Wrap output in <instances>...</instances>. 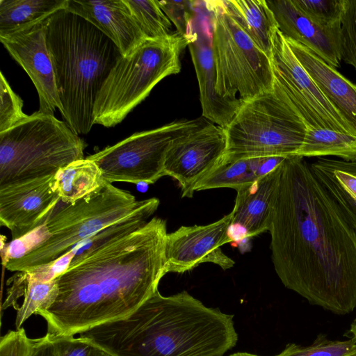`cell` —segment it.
Returning <instances> with one entry per match:
<instances>
[{
  "label": "cell",
  "instance_id": "5b68a950",
  "mask_svg": "<svg viewBox=\"0 0 356 356\" xmlns=\"http://www.w3.org/2000/svg\"><path fill=\"white\" fill-rule=\"evenodd\" d=\"M190 40V37L172 33L165 38L146 39L130 54L122 56L96 97L94 123L106 127L115 126L159 82L178 74L180 54Z\"/></svg>",
  "mask_w": 356,
  "mask_h": 356
},
{
  "label": "cell",
  "instance_id": "277c9868",
  "mask_svg": "<svg viewBox=\"0 0 356 356\" xmlns=\"http://www.w3.org/2000/svg\"><path fill=\"white\" fill-rule=\"evenodd\" d=\"M46 40L62 115L74 133L86 134L95 124L96 97L122 55L101 30L66 8L49 17Z\"/></svg>",
  "mask_w": 356,
  "mask_h": 356
},
{
  "label": "cell",
  "instance_id": "836d02e7",
  "mask_svg": "<svg viewBox=\"0 0 356 356\" xmlns=\"http://www.w3.org/2000/svg\"><path fill=\"white\" fill-rule=\"evenodd\" d=\"M49 236L50 234L44 223L24 236L5 244L4 248L1 247L3 266L5 267L8 261L24 257L46 241Z\"/></svg>",
  "mask_w": 356,
  "mask_h": 356
},
{
  "label": "cell",
  "instance_id": "7402d4cb",
  "mask_svg": "<svg viewBox=\"0 0 356 356\" xmlns=\"http://www.w3.org/2000/svg\"><path fill=\"white\" fill-rule=\"evenodd\" d=\"M10 287L2 308L14 307L15 301L23 296L22 303L16 308V330L20 329L22 324L32 314H37L45 310L55 302L58 286L56 279L49 282H40L29 277L25 272H19L8 280Z\"/></svg>",
  "mask_w": 356,
  "mask_h": 356
},
{
  "label": "cell",
  "instance_id": "8992f818",
  "mask_svg": "<svg viewBox=\"0 0 356 356\" xmlns=\"http://www.w3.org/2000/svg\"><path fill=\"white\" fill-rule=\"evenodd\" d=\"M85 143L54 115L37 111L0 133V187L54 176L83 158Z\"/></svg>",
  "mask_w": 356,
  "mask_h": 356
},
{
  "label": "cell",
  "instance_id": "4dcf8cb0",
  "mask_svg": "<svg viewBox=\"0 0 356 356\" xmlns=\"http://www.w3.org/2000/svg\"><path fill=\"white\" fill-rule=\"evenodd\" d=\"M340 56L356 70V0H345L339 36Z\"/></svg>",
  "mask_w": 356,
  "mask_h": 356
},
{
  "label": "cell",
  "instance_id": "ffe728a7",
  "mask_svg": "<svg viewBox=\"0 0 356 356\" xmlns=\"http://www.w3.org/2000/svg\"><path fill=\"white\" fill-rule=\"evenodd\" d=\"M285 39L325 98L356 131V85L305 45Z\"/></svg>",
  "mask_w": 356,
  "mask_h": 356
},
{
  "label": "cell",
  "instance_id": "2e32d148",
  "mask_svg": "<svg viewBox=\"0 0 356 356\" xmlns=\"http://www.w3.org/2000/svg\"><path fill=\"white\" fill-rule=\"evenodd\" d=\"M190 38L188 47L198 81L202 116L225 129L242 102L223 98L217 92L210 19L205 16L197 17L196 13L191 23Z\"/></svg>",
  "mask_w": 356,
  "mask_h": 356
},
{
  "label": "cell",
  "instance_id": "f35d334b",
  "mask_svg": "<svg viewBox=\"0 0 356 356\" xmlns=\"http://www.w3.org/2000/svg\"><path fill=\"white\" fill-rule=\"evenodd\" d=\"M346 356H356V343Z\"/></svg>",
  "mask_w": 356,
  "mask_h": 356
},
{
  "label": "cell",
  "instance_id": "cb8c5ba5",
  "mask_svg": "<svg viewBox=\"0 0 356 356\" xmlns=\"http://www.w3.org/2000/svg\"><path fill=\"white\" fill-rule=\"evenodd\" d=\"M102 172L92 160L75 161L60 169L54 183L60 201L72 204L99 189L104 183Z\"/></svg>",
  "mask_w": 356,
  "mask_h": 356
},
{
  "label": "cell",
  "instance_id": "44dd1931",
  "mask_svg": "<svg viewBox=\"0 0 356 356\" xmlns=\"http://www.w3.org/2000/svg\"><path fill=\"white\" fill-rule=\"evenodd\" d=\"M286 157L273 156L224 161L195 187V191L230 188L237 191L257 181Z\"/></svg>",
  "mask_w": 356,
  "mask_h": 356
},
{
  "label": "cell",
  "instance_id": "e575fe53",
  "mask_svg": "<svg viewBox=\"0 0 356 356\" xmlns=\"http://www.w3.org/2000/svg\"><path fill=\"white\" fill-rule=\"evenodd\" d=\"M77 251L78 250L74 247L51 263L33 267L23 272H25L29 277L37 281H52L67 270L73 259L77 254Z\"/></svg>",
  "mask_w": 356,
  "mask_h": 356
},
{
  "label": "cell",
  "instance_id": "d6986e66",
  "mask_svg": "<svg viewBox=\"0 0 356 356\" xmlns=\"http://www.w3.org/2000/svg\"><path fill=\"white\" fill-rule=\"evenodd\" d=\"M282 163L236 191L232 227L243 229L247 238L270 229Z\"/></svg>",
  "mask_w": 356,
  "mask_h": 356
},
{
  "label": "cell",
  "instance_id": "ba28073f",
  "mask_svg": "<svg viewBox=\"0 0 356 356\" xmlns=\"http://www.w3.org/2000/svg\"><path fill=\"white\" fill-rule=\"evenodd\" d=\"M227 147L222 160L296 156L306 127L274 81L271 90L242 104L224 129Z\"/></svg>",
  "mask_w": 356,
  "mask_h": 356
},
{
  "label": "cell",
  "instance_id": "4316f807",
  "mask_svg": "<svg viewBox=\"0 0 356 356\" xmlns=\"http://www.w3.org/2000/svg\"><path fill=\"white\" fill-rule=\"evenodd\" d=\"M30 356H111L92 341L79 337L47 333L31 339Z\"/></svg>",
  "mask_w": 356,
  "mask_h": 356
},
{
  "label": "cell",
  "instance_id": "e0dca14e",
  "mask_svg": "<svg viewBox=\"0 0 356 356\" xmlns=\"http://www.w3.org/2000/svg\"><path fill=\"white\" fill-rule=\"evenodd\" d=\"M277 29L287 39L300 43L334 68L340 66L339 30L323 29L309 19L291 0L266 1Z\"/></svg>",
  "mask_w": 356,
  "mask_h": 356
},
{
  "label": "cell",
  "instance_id": "d590c367",
  "mask_svg": "<svg viewBox=\"0 0 356 356\" xmlns=\"http://www.w3.org/2000/svg\"><path fill=\"white\" fill-rule=\"evenodd\" d=\"M31 346L23 327L10 330L1 337L0 356H30Z\"/></svg>",
  "mask_w": 356,
  "mask_h": 356
},
{
  "label": "cell",
  "instance_id": "9a60e30c",
  "mask_svg": "<svg viewBox=\"0 0 356 356\" xmlns=\"http://www.w3.org/2000/svg\"><path fill=\"white\" fill-rule=\"evenodd\" d=\"M54 176L0 187V222L13 240L44 225L55 211L60 198Z\"/></svg>",
  "mask_w": 356,
  "mask_h": 356
},
{
  "label": "cell",
  "instance_id": "52a82bcc",
  "mask_svg": "<svg viewBox=\"0 0 356 356\" xmlns=\"http://www.w3.org/2000/svg\"><path fill=\"white\" fill-rule=\"evenodd\" d=\"M144 202L104 181L95 192L54 211L45 222L49 238L24 257L8 261L5 268L12 272H22L51 263L120 222Z\"/></svg>",
  "mask_w": 356,
  "mask_h": 356
},
{
  "label": "cell",
  "instance_id": "6da1fadb",
  "mask_svg": "<svg viewBox=\"0 0 356 356\" xmlns=\"http://www.w3.org/2000/svg\"><path fill=\"white\" fill-rule=\"evenodd\" d=\"M268 232L286 288L337 314L356 308V231L302 156L282 164Z\"/></svg>",
  "mask_w": 356,
  "mask_h": 356
},
{
  "label": "cell",
  "instance_id": "d6a6232c",
  "mask_svg": "<svg viewBox=\"0 0 356 356\" xmlns=\"http://www.w3.org/2000/svg\"><path fill=\"white\" fill-rule=\"evenodd\" d=\"M156 1L167 17L175 24L177 33L188 38L191 35L192 21L196 15V2L188 0Z\"/></svg>",
  "mask_w": 356,
  "mask_h": 356
},
{
  "label": "cell",
  "instance_id": "5bb4252c",
  "mask_svg": "<svg viewBox=\"0 0 356 356\" xmlns=\"http://www.w3.org/2000/svg\"><path fill=\"white\" fill-rule=\"evenodd\" d=\"M49 17L16 30L0 33V41L10 55L26 71L38 94V111L54 115L63 113L48 51L46 35Z\"/></svg>",
  "mask_w": 356,
  "mask_h": 356
},
{
  "label": "cell",
  "instance_id": "9c48e42d",
  "mask_svg": "<svg viewBox=\"0 0 356 356\" xmlns=\"http://www.w3.org/2000/svg\"><path fill=\"white\" fill-rule=\"evenodd\" d=\"M204 3L211 13L217 92L223 98L246 102L271 90L270 57L225 11L222 1Z\"/></svg>",
  "mask_w": 356,
  "mask_h": 356
},
{
  "label": "cell",
  "instance_id": "d4e9b609",
  "mask_svg": "<svg viewBox=\"0 0 356 356\" xmlns=\"http://www.w3.org/2000/svg\"><path fill=\"white\" fill-rule=\"evenodd\" d=\"M68 0H0V33L47 19Z\"/></svg>",
  "mask_w": 356,
  "mask_h": 356
},
{
  "label": "cell",
  "instance_id": "603a6c76",
  "mask_svg": "<svg viewBox=\"0 0 356 356\" xmlns=\"http://www.w3.org/2000/svg\"><path fill=\"white\" fill-rule=\"evenodd\" d=\"M222 4L258 47L270 57L272 38L277 26L266 0H225L222 1Z\"/></svg>",
  "mask_w": 356,
  "mask_h": 356
},
{
  "label": "cell",
  "instance_id": "3957f363",
  "mask_svg": "<svg viewBox=\"0 0 356 356\" xmlns=\"http://www.w3.org/2000/svg\"><path fill=\"white\" fill-rule=\"evenodd\" d=\"M79 334L111 356H223L238 341L233 316L186 291H158L128 316Z\"/></svg>",
  "mask_w": 356,
  "mask_h": 356
},
{
  "label": "cell",
  "instance_id": "f1b7e54d",
  "mask_svg": "<svg viewBox=\"0 0 356 356\" xmlns=\"http://www.w3.org/2000/svg\"><path fill=\"white\" fill-rule=\"evenodd\" d=\"M309 19L319 26L339 30L345 0H291Z\"/></svg>",
  "mask_w": 356,
  "mask_h": 356
},
{
  "label": "cell",
  "instance_id": "4fadbf2b",
  "mask_svg": "<svg viewBox=\"0 0 356 356\" xmlns=\"http://www.w3.org/2000/svg\"><path fill=\"white\" fill-rule=\"evenodd\" d=\"M233 213L205 225L181 226L168 233L165 240L167 273H183L202 263L211 262L225 270L232 268L234 261L220 247L231 243L229 234Z\"/></svg>",
  "mask_w": 356,
  "mask_h": 356
},
{
  "label": "cell",
  "instance_id": "ac0fdd59",
  "mask_svg": "<svg viewBox=\"0 0 356 356\" xmlns=\"http://www.w3.org/2000/svg\"><path fill=\"white\" fill-rule=\"evenodd\" d=\"M66 9L85 18L127 56L146 40L124 0H68Z\"/></svg>",
  "mask_w": 356,
  "mask_h": 356
},
{
  "label": "cell",
  "instance_id": "8d00e7d4",
  "mask_svg": "<svg viewBox=\"0 0 356 356\" xmlns=\"http://www.w3.org/2000/svg\"><path fill=\"white\" fill-rule=\"evenodd\" d=\"M350 332L352 334L353 339L356 340V318L352 323L350 329Z\"/></svg>",
  "mask_w": 356,
  "mask_h": 356
},
{
  "label": "cell",
  "instance_id": "484cf974",
  "mask_svg": "<svg viewBox=\"0 0 356 356\" xmlns=\"http://www.w3.org/2000/svg\"><path fill=\"white\" fill-rule=\"evenodd\" d=\"M296 156H334L346 161H356V136L324 129H306L303 143Z\"/></svg>",
  "mask_w": 356,
  "mask_h": 356
},
{
  "label": "cell",
  "instance_id": "8fae6325",
  "mask_svg": "<svg viewBox=\"0 0 356 356\" xmlns=\"http://www.w3.org/2000/svg\"><path fill=\"white\" fill-rule=\"evenodd\" d=\"M270 62L274 81L306 129H324L356 136V131L325 98L277 29Z\"/></svg>",
  "mask_w": 356,
  "mask_h": 356
},
{
  "label": "cell",
  "instance_id": "74e56055",
  "mask_svg": "<svg viewBox=\"0 0 356 356\" xmlns=\"http://www.w3.org/2000/svg\"><path fill=\"white\" fill-rule=\"evenodd\" d=\"M229 356H259L254 354L248 353H234Z\"/></svg>",
  "mask_w": 356,
  "mask_h": 356
},
{
  "label": "cell",
  "instance_id": "f546056e",
  "mask_svg": "<svg viewBox=\"0 0 356 356\" xmlns=\"http://www.w3.org/2000/svg\"><path fill=\"white\" fill-rule=\"evenodd\" d=\"M356 343L353 338L346 341H332L320 334L309 346L290 343L274 356H346Z\"/></svg>",
  "mask_w": 356,
  "mask_h": 356
},
{
  "label": "cell",
  "instance_id": "30bf717a",
  "mask_svg": "<svg viewBox=\"0 0 356 356\" xmlns=\"http://www.w3.org/2000/svg\"><path fill=\"white\" fill-rule=\"evenodd\" d=\"M206 121L204 118L182 120L137 132L87 158L97 165L103 179L109 183L154 184L166 176L165 156L172 143Z\"/></svg>",
  "mask_w": 356,
  "mask_h": 356
},
{
  "label": "cell",
  "instance_id": "7c38bea8",
  "mask_svg": "<svg viewBox=\"0 0 356 356\" xmlns=\"http://www.w3.org/2000/svg\"><path fill=\"white\" fill-rule=\"evenodd\" d=\"M226 147L224 129L207 120L172 143L164 169L178 181L182 197H193L196 186L221 162Z\"/></svg>",
  "mask_w": 356,
  "mask_h": 356
},
{
  "label": "cell",
  "instance_id": "7a4b0ae2",
  "mask_svg": "<svg viewBox=\"0 0 356 356\" xmlns=\"http://www.w3.org/2000/svg\"><path fill=\"white\" fill-rule=\"evenodd\" d=\"M166 221L154 217L122 230L106 229L88 241L56 278L55 302L37 314L47 332L74 336L124 318L158 291L166 274Z\"/></svg>",
  "mask_w": 356,
  "mask_h": 356
},
{
  "label": "cell",
  "instance_id": "1f68e13d",
  "mask_svg": "<svg viewBox=\"0 0 356 356\" xmlns=\"http://www.w3.org/2000/svg\"><path fill=\"white\" fill-rule=\"evenodd\" d=\"M23 101L12 90L2 72L0 75V133L4 132L26 118Z\"/></svg>",
  "mask_w": 356,
  "mask_h": 356
},
{
  "label": "cell",
  "instance_id": "83f0119b",
  "mask_svg": "<svg viewBox=\"0 0 356 356\" xmlns=\"http://www.w3.org/2000/svg\"><path fill=\"white\" fill-rule=\"evenodd\" d=\"M146 39L165 38L172 33L171 22L156 0H124Z\"/></svg>",
  "mask_w": 356,
  "mask_h": 356
}]
</instances>
